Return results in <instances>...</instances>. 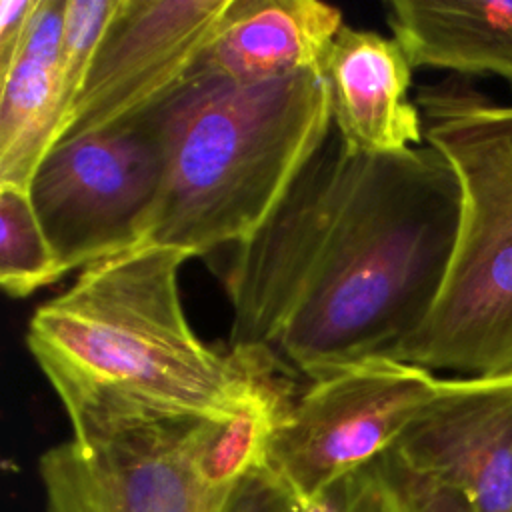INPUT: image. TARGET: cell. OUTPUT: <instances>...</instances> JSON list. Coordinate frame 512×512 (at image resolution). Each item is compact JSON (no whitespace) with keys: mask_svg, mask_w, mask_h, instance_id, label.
Instances as JSON below:
<instances>
[{"mask_svg":"<svg viewBox=\"0 0 512 512\" xmlns=\"http://www.w3.org/2000/svg\"><path fill=\"white\" fill-rule=\"evenodd\" d=\"M460 220L430 144L356 154L336 132L222 268L232 348L276 350L308 380L390 356L428 318Z\"/></svg>","mask_w":512,"mask_h":512,"instance_id":"1","label":"cell"},{"mask_svg":"<svg viewBox=\"0 0 512 512\" xmlns=\"http://www.w3.org/2000/svg\"><path fill=\"white\" fill-rule=\"evenodd\" d=\"M188 250L142 244L100 260L34 310L26 346L62 402L72 438L226 420L282 360L266 346L204 344L178 290Z\"/></svg>","mask_w":512,"mask_h":512,"instance_id":"2","label":"cell"},{"mask_svg":"<svg viewBox=\"0 0 512 512\" xmlns=\"http://www.w3.org/2000/svg\"><path fill=\"white\" fill-rule=\"evenodd\" d=\"M152 112L164 176L146 244L192 256L260 230L332 134L320 70L242 84L194 66Z\"/></svg>","mask_w":512,"mask_h":512,"instance_id":"3","label":"cell"},{"mask_svg":"<svg viewBox=\"0 0 512 512\" xmlns=\"http://www.w3.org/2000/svg\"><path fill=\"white\" fill-rule=\"evenodd\" d=\"M424 142L452 164L460 220L424 324L390 356L462 376L512 374V106L446 78L416 94Z\"/></svg>","mask_w":512,"mask_h":512,"instance_id":"4","label":"cell"},{"mask_svg":"<svg viewBox=\"0 0 512 512\" xmlns=\"http://www.w3.org/2000/svg\"><path fill=\"white\" fill-rule=\"evenodd\" d=\"M296 398L278 362L226 420L148 426L112 438L64 440L38 460L48 512H228L240 484L266 462Z\"/></svg>","mask_w":512,"mask_h":512,"instance_id":"5","label":"cell"},{"mask_svg":"<svg viewBox=\"0 0 512 512\" xmlns=\"http://www.w3.org/2000/svg\"><path fill=\"white\" fill-rule=\"evenodd\" d=\"M162 176L152 110L56 144L28 192L66 272L146 244Z\"/></svg>","mask_w":512,"mask_h":512,"instance_id":"6","label":"cell"},{"mask_svg":"<svg viewBox=\"0 0 512 512\" xmlns=\"http://www.w3.org/2000/svg\"><path fill=\"white\" fill-rule=\"evenodd\" d=\"M440 382L430 370L384 354L314 378L274 430L264 466L298 502H308L394 448Z\"/></svg>","mask_w":512,"mask_h":512,"instance_id":"7","label":"cell"},{"mask_svg":"<svg viewBox=\"0 0 512 512\" xmlns=\"http://www.w3.org/2000/svg\"><path fill=\"white\" fill-rule=\"evenodd\" d=\"M230 2L120 0L58 144L164 102L202 58Z\"/></svg>","mask_w":512,"mask_h":512,"instance_id":"8","label":"cell"},{"mask_svg":"<svg viewBox=\"0 0 512 512\" xmlns=\"http://www.w3.org/2000/svg\"><path fill=\"white\" fill-rule=\"evenodd\" d=\"M392 452L472 512H512V374L442 378Z\"/></svg>","mask_w":512,"mask_h":512,"instance_id":"9","label":"cell"},{"mask_svg":"<svg viewBox=\"0 0 512 512\" xmlns=\"http://www.w3.org/2000/svg\"><path fill=\"white\" fill-rule=\"evenodd\" d=\"M322 74L330 88L332 128L356 154H396L424 144L422 116L408 90L412 64L394 38L344 26Z\"/></svg>","mask_w":512,"mask_h":512,"instance_id":"10","label":"cell"},{"mask_svg":"<svg viewBox=\"0 0 512 512\" xmlns=\"http://www.w3.org/2000/svg\"><path fill=\"white\" fill-rule=\"evenodd\" d=\"M342 28L340 8L316 0H232L196 66L242 84L322 72Z\"/></svg>","mask_w":512,"mask_h":512,"instance_id":"11","label":"cell"},{"mask_svg":"<svg viewBox=\"0 0 512 512\" xmlns=\"http://www.w3.org/2000/svg\"><path fill=\"white\" fill-rule=\"evenodd\" d=\"M66 0H40L26 40L0 76V184L28 188L54 148L60 106V44Z\"/></svg>","mask_w":512,"mask_h":512,"instance_id":"12","label":"cell"},{"mask_svg":"<svg viewBox=\"0 0 512 512\" xmlns=\"http://www.w3.org/2000/svg\"><path fill=\"white\" fill-rule=\"evenodd\" d=\"M386 22L412 68L494 74L512 88V2L392 0Z\"/></svg>","mask_w":512,"mask_h":512,"instance_id":"13","label":"cell"},{"mask_svg":"<svg viewBox=\"0 0 512 512\" xmlns=\"http://www.w3.org/2000/svg\"><path fill=\"white\" fill-rule=\"evenodd\" d=\"M66 274L34 210L28 188L0 184V284L24 298Z\"/></svg>","mask_w":512,"mask_h":512,"instance_id":"14","label":"cell"},{"mask_svg":"<svg viewBox=\"0 0 512 512\" xmlns=\"http://www.w3.org/2000/svg\"><path fill=\"white\" fill-rule=\"evenodd\" d=\"M120 0H66L60 44V106L62 120L56 144L86 86L96 52L116 14ZM54 144V146H56Z\"/></svg>","mask_w":512,"mask_h":512,"instance_id":"15","label":"cell"},{"mask_svg":"<svg viewBox=\"0 0 512 512\" xmlns=\"http://www.w3.org/2000/svg\"><path fill=\"white\" fill-rule=\"evenodd\" d=\"M296 512H402L378 460L340 478Z\"/></svg>","mask_w":512,"mask_h":512,"instance_id":"16","label":"cell"},{"mask_svg":"<svg viewBox=\"0 0 512 512\" xmlns=\"http://www.w3.org/2000/svg\"><path fill=\"white\" fill-rule=\"evenodd\" d=\"M378 464L402 512H472L458 494L408 468L392 448L378 458Z\"/></svg>","mask_w":512,"mask_h":512,"instance_id":"17","label":"cell"},{"mask_svg":"<svg viewBox=\"0 0 512 512\" xmlns=\"http://www.w3.org/2000/svg\"><path fill=\"white\" fill-rule=\"evenodd\" d=\"M298 504L290 488L260 466L240 484L228 512H296Z\"/></svg>","mask_w":512,"mask_h":512,"instance_id":"18","label":"cell"},{"mask_svg":"<svg viewBox=\"0 0 512 512\" xmlns=\"http://www.w3.org/2000/svg\"><path fill=\"white\" fill-rule=\"evenodd\" d=\"M40 0H2L0 2V76L12 66Z\"/></svg>","mask_w":512,"mask_h":512,"instance_id":"19","label":"cell"}]
</instances>
